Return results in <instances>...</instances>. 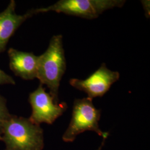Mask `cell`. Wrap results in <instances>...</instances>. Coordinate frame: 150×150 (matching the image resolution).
I'll use <instances>...</instances> for the list:
<instances>
[{
	"instance_id": "3957f363",
	"label": "cell",
	"mask_w": 150,
	"mask_h": 150,
	"mask_svg": "<svg viewBox=\"0 0 150 150\" xmlns=\"http://www.w3.org/2000/svg\"><path fill=\"white\" fill-rule=\"evenodd\" d=\"M125 0H60L52 5L33 9L35 14L54 11L87 19L96 18L103 12L122 7Z\"/></svg>"
},
{
	"instance_id": "ba28073f",
	"label": "cell",
	"mask_w": 150,
	"mask_h": 150,
	"mask_svg": "<svg viewBox=\"0 0 150 150\" xmlns=\"http://www.w3.org/2000/svg\"><path fill=\"white\" fill-rule=\"evenodd\" d=\"M10 67L15 74L26 80L37 78L38 56L11 48L8 51Z\"/></svg>"
},
{
	"instance_id": "30bf717a",
	"label": "cell",
	"mask_w": 150,
	"mask_h": 150,
	"mask_svg": "<svg viewBox=\"0 0 150 150\" xmlns=\"http://www.w3.org/2000/svg\"><path fill=\"white\" fill-rule=\"evenodd\" d=\"M15 85V81L11 76L7 74L0 69V85Z\"/></svg>"
},
{
	"instance_id": "5b68a950",
	"label": "cell",
	"mask_w": 150,
	"mask_h": 150,
	"mask_svg": "<svg viewBox=\"0 0 150 150\" xmlns=\"http://www.w3.org/2000/svg\"><path fill=\"white\" fill-rule=\"evenodd\" d=\"M29 102L32 107V114L29 119L39 125L42 123L52 124L67 108L65 102L55 103L52 97L46 92L41 83L30 94Z\"/></svg>"
},
{
	"instance_id": "7a4b0ae2",
	"label": "cell",
	"mask_w": 150,
	"mask_h": 150,
	"mask_svg": "<svg viewBox=\"0 0 150 150\" xmlns=\"http://www.w3.org/2000/svg\"><path fill=\"white\" fill-rule=\"evenodd\" d=\"M5 150H42L43 130L29 118L11 115L1 126Z\"/></svg>"
},
{
	"instance_id": "277c9868",
	"label": "cell",
	"mask_w": 150,
	"mask_h": 150,
	"mask_svg": "<svg viewBox=\"0 0 150 150\" xmlns=\"http://www.w3.org/2000/svg\"><path fill=\"white\" fill-rule=\"evenodd\" d=\"M101 111L93 106L92 100L88 97L75 100L70 125L63 135L64 141L72 142L77 135L86 131H94L106 138L108 134L102 132L98 126Z\"/></svg>"
},
{
	"instance_id": "9c48e42d",
	"label": "cell",
	"mask_w": 150,
	"mask_h": 150,
	"mask_svg": "<svg viewBox=\"0 0 150 150\" xmlns=\"http://www.w3.org/2000/svg\"><path fill=\"white\" fill-rule=\"evenodd\" d=\"M6 106L5 99L0 95V127L11 116Z\"/></svg>"
},
{
	"instance_id": "8992f818",
	"label": "cell",
	"mask_w": 150,
	"mask_h": 150,
	"mask_svg": "<svg viewBox=\"0 0 150 150\" xmlns=\"http://www.w3.org/2000/svg\"><path fill=\"white\" fill-rule=\"evenodd\" d=\"M119 78L118 72L108 69L105 64H102L98 70L85 80L71 79L70 84L85 92L87 97L92 100L95 97L103 96Z\"/></svg>"
},
{
	"instance_id": "6da1fadb",
	"label": "cell",
	"mask_w": 150,
	"mask_h": 150,
	"mask_svg": "<svg viewBox=\"0 0 150 150\" xmlns=\"http://www.w3.org/2000/svg\"><path fill=\"white\" fill-rule=\"evenodd\" d=\"M66 69L62 36L55 35L51 38L46 51L38 56L37 79L41 84L48 87L49 93L56 104L59 103V85Z\"/></svg>"
},
{
	"instance_id": "8fae6325",
	"label": "cell",
	"mask_w": 150,
	"mask_h": 150,
	"mask_svg": "<svg viewBox=\"0 0 150 150\" xmlns=\"http://www.w3.org/2000/svg\"><path fill=\"white\" fill-rule=\"evenodd\" d=\"M0 140H2V132H1V127H0Z\"/></svg>"
},
{
	"instance_id": "52a82bcc",
	"label": "cell",
	"mask_w": 150,
	"mask_h": 150,
	"mask_svg": "<svg viewBox=\"0 0 150 150\" xmlns=\"http://www.w3.org/2000/svg\"><path fill=\"white\" fill-rule=\"evenodd\" d=\"M34 15L33 9L24 15H17L15 1H10L5 10L0 13V54L5 50L10 38L18 28Z\"/></svg>"
}]
</instances>
